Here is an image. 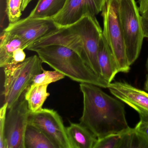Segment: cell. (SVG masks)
Instances as JSON below:
<instances>
[{
  "label": "cell",
  "mask_w": 148,
  "mask_h": 148,
  "mask_svg": "<svg viewBox=\"0 0 148 148\" xmlns=\"http://www.w3.org/2000/svg\"><path fill=\"white\" fill-rule=\"evenodd\" d=\"M145 90L148 92V75L146 78V81H145Z\"/></svg>",
  "instance_id": "28"
},
{
  "label": "cell",
  "mask_w": 148,
  "mask_h": 148,
  "mask_svg": "<svg viewBox=\"0 0 148 148\" xmlns=\"http://www.w3.org/2000/svg\"><path fill=\"white\" fill-rule=\"evenodd\" d=\"M122 135V148H148V140L135 128L123 131Z\"/></svg>",
  "instance_id": "18"
},
{
  "label": "cell",
  "mask_w": 148,
  "mask_h": 148,
  "mask_svg": "<svg viewBox=\"0 0 148 148\" xmlns=\"http://www.w3.org/2000/svg\"><path fill=\"white\" fill-rule=\"evenodd\" d=\"M103 18V35L116 60L119 72L130 69L119 14V0H107L101 12Z\"/></svg>",
  "instance_id": "5"
},
{
  "label": "cell",
  "mask_w": 148,
  "mask_h": 148,
  "mask_svg": "<svg viewBox=\"0 0 148 148\" xmlns=\"http://www.w3.org/2000/svg\"><path fill=\"white\" fill-rule=\"evenodd\" d=\"M79 87L83 97L80 123L97 139L130 128L122 102L109 96L95 85L80 83Z\"/></svg>",
  "instance_id": "1"
},
{
  "label": "cell",
  "mask_w": 148,
  "mask_h": 148,
  "mask_svg": "<svg viewBox=\"0 0 148 148\" xmlns=\"http://www.w3.org/2000/svg\"><path fill=\"white\" fill-rule=\"evenodd\" d=\"M142 24L145 38H148V18L142 17Z\"/></svg>",
  "instance_id": "26"
},
{
  "label": "cell",
  "mask_w": 148,
  "mask_h": 148,
  "mask_svg": "<svg viewBox=\"0 0 148 148\" xmlns=\"http://www.w3.org/2000/svg\"><path fill=\"white\" fill-rule=\"evenodd\" d=\"M24 50L22 48L16 50L13 53L11 62L8 64L16 65L23 62L26 58Z\"/></svg>",
  "instance_id": "24"
},
{
  "label": "cell",
  "mask_w": 148,
  "mask_h": 148,
  "mask_svg": "<svg viewBox=\"0 0 148 148\" xmlns=\"http://www.w3.org/2000/svg\"><path fill=\"white\" fill-rule=\"evenodd\" d=\"M108 89L118 99L136 111L139 116L148 117V92L125 82L111 83Z\"/></svg>",
  "instance_id": "11"
},
{
  "label": "cell",
  "mask_w": 148,
  "mask_h": 148,
  "mask_svg": "<svg viewBox=\"0 0 148 148\" xmlns=\"http://www.w3.org/2000/svg\"><path fill=\"white\" fill-rule=\"evenodd\" d=\"M19 48L27 49L25 43L18 37L3 31L1 36L0 66H5L11 62L13 53Z\"/></svg>",
  "instance_id": "14"
},
{
  "label": "cell",
  "mask_w": 148,
  "mask_h": 148,
  "mask_svg": "<svg viewBox=\"0 0 148 148\" xmlns=\"http://www.w3.org/2000/svg\"><path fill=\"white\" fill-rule=\"evenodd\" d=\"M33 0H23V4L22 5V12H24L30 2Z\"/></svg>",
  "instance_id": "27"
},
{
  "label": "cell",
  "mask_w": 148,
  "mask_h": 148,
  "mask_svg": "<svg viewBox=\"0 0 148 148\" xmlns=\"http://www.w3.org/2000/svg\"><path fill=\"white\" fill-rule=\"evenodd\" d=\"M98 62L101 77L108 83H111L119 72L116 60L103 35L99 42Z\"/></svg>",
  "instance_id": "12"
},
{
  "label": "cell",
  "mask_w": 148,
  "mask_h": 148,
  "mask_svg": "<svg viewBox=\"0 0 148 148\" xmlns=\"http://www.w3.org/2000/svg\"><path fill=\"white\" fill-rule=\"evenodd\" d=\"M122 132L110 134L97 139L93 148H122Z\"/></svg>",
  "instance_id": "20"
},
{
  "label": "cell",
  "mask_w": 148,
  "mask_h": 148,
  "mask_svg": "<svg viewBox=\"0 0 148 148\" xmlns=\"http://www.w3.org/2000/svg\"><path fill=\"white\" fill-rule=\"evenodd\" d=\"M107 0H66L63 9L51 20L57 27L67 26L87 14L96 16L101 12Z\"/></svg>",
  "instance_id": "9"
},
{
  "label": "cell",
  "mask_w": 148,
  "mask_h": 148,
  "mask_svg": "<svg viewBox=\"0 0 148 148\" xmlns=\"http://www.w3.org/2000/svg\"><path fill=\"white\" fill-rule=\"evenodd\" d=\"M119 14L128 63L139 57L145 38L142 16L135 0H119Z\"/></svg>",
  "instance_id": "4"
},
{
  "label": "cell",
  "mask_w": 148,
  "mask_h": 148,
  "mask_svg": "<svg viewBox=\"0 0 148 148\" xmlns=\"http://www.w3.org/2000/svg\"><path fill=\"white\" fill-rule=\"evenodd\" d=\"M24 94L8 109L5 132L7 148H25V133L30 111Z\"/></svg>",
  "instance_id": "8"
},
{
  "label": "cell",
  "mask_w": 148,
  "mask_h": 148,
  "mask_svg": "<svg viewBox=\"0 0 148 148\" xmlns=\"http://www.w3.org/2000/svg\"><path fill=\"white\" fill-rule=\"evenodd\" d=\"M65 76L61 73L54 71H46L43 69V71L35 76L33 79L31 86L45 85L57 82L64 78Z\"/></svg>",
  "instance_id": "19"
},
{
  "label": "cell",
  "mask_w": 148,
  "mask_h": 148,
  "mask_svg": "<svg viewBox=\"0 0 148 148\" xmlns=\"http://www.w3.org/2000/svg\"><path fill=\"white\" fill-rule=\"evenodd\" d=\"M23 0H6V12L9 23H13L20 20Z\"/></svg>",
  "instance_id": "21"
},
{
  "label": "cell",
  "mask_w": 148,
  "mask_h": 148,
  "mask_svg": "<svg viewBox=\"0 0 148 148\" xmlns=\"http://www.w3.org/2000/svg\"><path fill=\"white\" fill-rule=\"evenodd\" d=\"M42 60L38 55L26 58L22 63L8 64L3 67L5 81L3 95L4 103L12 107L32 84L37 74L43 71Z\"/></svg>",
  "instance_id": "3"
},
{
  "label": "cell",
  "mask_w": 148,
  "mask_h": 148,
  "mask_svg": "<svg viewBox=\"0 0 148 148\" xmlns=\"http://www.w3.org/2000/svg\"><path fill=\"white\" fill-rule=\"evenodd\" d=\"M71 148H93L97 138L82 124L71 123L66 127Z\"/></svg>",
  "instance_id": "13"
},
{
  "label": "cell",
  "mask_w": 148,
  "mask_h": 148,
  "mask_svg": "<svg viewBox=\"0 0 148 148\" xmlns=\"http://www.w3.org/2000/svg\"><path fill=\"white\" fill-rule=\"evenodd\" d=\"M28 124L43 132L56 148H71L66 128L58 112L53 109L42 108L29 112Z\"/></svg>",
  "instance_id": "7"
},
{
  "label": "cell",
  "mask_w": 148,
  "mask_h": 148,
  "mask_svg": "<svg viewBox=\"0 0 148 148\" xmlns=\"http://www.w3.org/2000/svg\"><path fill=\"white\" fill-rule=\"evenodd\" d=\"M146 70H147V71L148 72V58L147 59V62H146Z\"/></svg>",
  "instance_id": "29"
},
{
  "label": "cell",
  "mask_w": 148,
  "mask_h": 148,
  "mask_svg": "<svg viewBox=\"0 0 148 148\" xmlns=\"http://www.w3.org/2000/svg\"><path fill=\"white\" fill-rule=\"evenodd\" d=\"M8 104L4 103L0 110V148H7L5 138V126Z\"/></svg>",
  "instance_id": "22"
},
{
  "label": "cell",
  "mask_w": 148,
  "mask_h": 148,
  "mask_svg": "<svg viewBox=\"0 0 148 148\" xmlns=\"http://www.w3.org/2000/svg\"><path fill=\"white\" fill-rule=\"evenodd\" d=\"M134 128L148 140V117L140 116V121Z\"/></svg>",
  "instance_id": "23"
},
{
  "label": "cell",
  "mask_w": 148,
  "mask_h": 148,
  "mask_svg": "<svg viewBox=\"0 0 148 148\" xmlns=\"http://www.w3.org/2000/svg\"><path fill=\"white\" fill-rule=\"evenodd\" d=\"M48 85H30L27 89L24 96L30 111L36 112L43 108L45 101L50 96L47 91Z\"/></svg>",
  "instance_id": "16"
},
{
  "label": "cell",
  "mask_w": 148,
  "mask_h": 148,
  "mask_svg": "<svg viewBox=\"0 0 148 148\" xmlns=\"http://www.w3.org/2000/svg\"><path fill=\"white\" fill-rule=\"evenodd\" d=\"M70 25L83 40V59L97 75L102 78L99 64L98 51L103 30L96 16L85 15Z\"/></svg>",
  "instance_id": "6"
},
{
  "label": "cell",
  "mask_w": 148,
  "mask_h": 148,
  "mask_svg": "<svg viewBox=\"0 0 148 148\" xmlns=\"http://www.w3.org/2000/svg\"><path fill=\"white\" fill-rule=\"evenodd\" d=\"M25 148H56L40 130L28 124L25 136Z\"/></svg>",
  "instance_id": "17"
},
{
  "label": "cell",
  "mask_w": 148,
  "mask_h": 148,
  "mask_svg": "<svg viewBox=\"0 0 148 148\" xmlns=\"http://www.w3.org/2000/svg\"><path fill=\"white\" fill-rule=\"evenodd\" d=\"M56 28L54 22L50 19L34 18L28 16L14 23H9L3 31L18 37L27 48L34 42Z\"/></svg>",
  "instance_id": "10"
},
{
  "label": "cell",
  "mask_w": 148,
  "mask_h": 148,
  "mask_svg": "<svg viewBox=\"0 0 148 148\" xmlns=\"http://www.w3.org/2000/svg\"><path fill=\"white\" fill-rule=\"evenodd\" d=\"M139 10L141 16L148 18V0H138Z\"/></svg>",
  "instance_id": "25"
},
{
  "label": "cell",
  "mask_w": 148,
  "mask_h": 148,
  "mask_svg": "<svg viewBox=\"0 0 148 148\" xmlns=\"http://www.w3.org/2000/svg\"><path fill=\"white\" fill-rule=\"evenodd\" d=\"M32 51L37 53L43 63L73 81L104 88H108L110 84L97 75L82 57L71 48L52 45L37 48Z\"/></svg>",
  "instance_id": "2"
},
{
  "label": "cell",
  "mask_w": 148,
  "mask_h": 148,
  "mask_svg": "<svg viewBox=\"0 0 148 148\" xmlns=\"http://www.w3.org/2000/svg\"><path fill=\"white\" fill-rule=\"evenodd\" d=\"M66 0H38L28 17L34 18H48L59 12Z\"/></svg>",
  "instance_id": "15"
}]
</instances>
